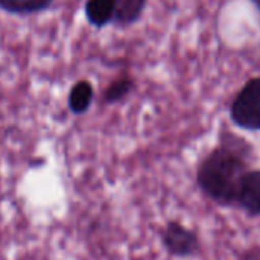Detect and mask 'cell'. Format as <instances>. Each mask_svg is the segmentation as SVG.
I'll return each mask as SVG.
<instances>
[{
	"instance_id": "6da1fadb",
	"label": "cell",
	"mask_w": 260,
	"mask_h": 260,
	"mask_svg": "<svg viewBox=\"0 0 260 260\" xmlns=\"http://www.w3.org/2000/svg\"><path fill=\"white\" fill-rule=\"evenodd\" d=\"M233 142H222L212 149L197 168V184L200 190L215 204L235 207L239 184L244 175L251 169L248 160V146Z\"/></svg>"
},
{
	"instance_id": "7a4b0ae2",
	"label": "cell",
	"mask_w": 260,
	"mask_h": 260,
	"mask_svg": "<svg viewBox=\"0 0 260 260\" xmlns=\"http://www.w3.org/2000/svg\"><path fill=\"white\" fill-rule=\"evenodd\" d=\"M232 122L244 131H260V76L248 79L230 105Z\"/></svg>"
},
{
	"instance_id": "3957f363",
	"label": "cell",
	"mask_w": 260,
	"mask_h": 260,
	"mask_svg": "<svg viewBox=\"0 0 260 260\" xmlns=\"http://www.w3.org/2000/svg\"><path fill=\"white\" fill-rule=\"evenodd\" d=\"M161 242L172 257L187 259L200 253L198 235L180 221H169L165 225L161 232Z\"/></svg>"
},
{
	"instance_id": "277c9868",
	"label": "cell",
	"mask_w": 260,
	"mask_h": 260,
	"mask_svg": "<svg viewBox=\"0 0 260 260\" xmlns=\"http://www.w3.org/2000/svg\"><path fill=\"white\" fill-rule=\"evenodd\" d=\"M235 207L250 218H260V169H250L238 189Z\"/></svg>"
},
{
	"instance_id": "5b68a950",
	"label": "cell",
	"mask_w": 260,
	"mask_h": 260,
	"mask_svg": "<svg viewBox=\"0 0 260 260\" xmlns=\"http://www.w3.org/2000/svg\"><path fill=\"white\" fill-rule=\"evenodd\" d=\"M84 14L87 21L93 27L102 29L113 23L114 0H87L84 6Z\"/></svg>"
},
{
	"instance_id": "8992f818",
	"label": "cell",
	"mask_w": 260,
	"mask_h": 260,
	"mask_svg": "<svg viewBox=\"0 0 260 260\" xmlns=\"http://www.w3.org/2000/svg\"><path fill=\"white\" fill-rule=\"evenodd\" d=\"M93 98H94V88L91 82L87 79H81L70 88L67 98V107L73 114H84L91 107Z\"/></svg>"
},
{
	"instance_id": "52a82bcc",
	"label": "cell",
	"mask_w": 260,
	"mask_h": 260,
	"mask_svg": "<svg viewBox=\"0 0 260 260\" xmlns=\"http://www.w3.org/2000/svg\"><path fill=\"white\" fill-rule=\"evenodd\" d=\"M146 6V0H114L113 24L117 27H128L139 21Z\"/></svg>"
},
{
	"instance_id": "ba28073f",
	"label": "cell",
	"mask_w": 260,
	"mask_h": 260,
	"mask_svg": "<svg viewBox=\"0 0 260 260\" xmlns=\"http://www.w3.org/2000/svg\"><path fill=\"white\" fill-rule=\"evenodd\" d=\"M56 0H0V9L12 15H32L49 9Z\"/></svg>"
},
{
	"instance_id": "9c48e42d",
	"label": "cell",
	"mask_w": 260,
	"mask_h": 260,
	"mask_svg": "<svg viewBox=\"0 0 260 260\" xmlns=\"http://www.w3.org/2000/svg\"><path fill=\"white\" fill-rule=\"evenodd\" d=\"M136 82L133 78L129 76H122L114 79L113 82H110V85L104 90L102 93V101L105 104H116L120 102L122 99H125L134 88Z\"/></svg>"
},
{
	"instance_id": "30bf717a",
	"label": "cell",
	"mask_w": 260,
	"mask_h": 260,
	"mask_svg": "<svg viewBox=\"0 0 260 260\" xmlns=\"http://www.w3.org/2000/svg\"><path fill=\"white\" fill-rule=\"evenodd\" d=\"M254 2V5L257 6V9H259V12H260V0H253Z\"/></svg>"
}]
</instances>
